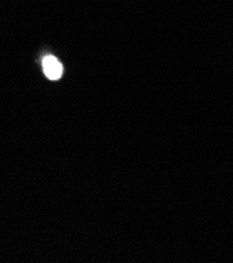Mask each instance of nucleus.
Masks as SVG:
<instances>
[{
	"mask_svg": "<svg viewBox=\"0 0 233 263\" xmlns=\"http://www.w3.org/2000/svg\"><path fill=\"white\" fill-rule=\"evenodd\" d=\"M43 72L49 80H59L63 74V66L61 62L54 56H46L42 60Z\"/></svg>",
	"mask_w": 233,
	"mask_h": 263,
	"instance_id": "f257e3e1",
	"label": "nucleus"
}]
</instances>
